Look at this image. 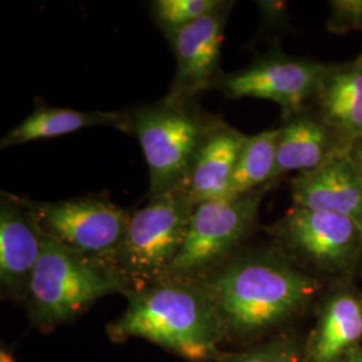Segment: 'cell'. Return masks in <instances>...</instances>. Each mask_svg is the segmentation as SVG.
<instances>
[{
    "label": "cell",
    "mask_w": 362,
    "mask_h": 362,
    "mask_svg": "<svg viewBox=\"0 0 362 362\" xmlns=\"http://www.w3.org/2000/svg\"><path fill=\"white\" fill-rule=\"evenodd\" d=\"M346 148L320 117L299 113L278 129L276 167L272 181L288 172L300 173L318 168Z\"/></svg>",
    "instance_id": "obj_15"
},
{
    "label": "cell",
    "mask_w": 362,
    "mask_h": 362,
    "mask_svg": "<svg viewBox=\"0 0 362 362\" xmlns=\"http://www.w3.org/2000/svg\"><path fill=\"white\" fill-rule=\"evenodd\" d=\"M216 362H306L305 338L285 330L239 351H224Z\"/></svg>",
    "instance_id": "obj_19"
},
{
    "label": "cell",
    "mask_w": 362,
    "mask_h": 362,
    "mask_svg": "<svg viewBox=\"0 0 362 362\" xmlns=\"http://www.w3.org/2000/svg\"><path fill=\"white\" fill-rule=\"evenodd\" d=\"M125 297L127 309L106 327L110 341L141 338L189 362L223 356L226 336L202 279L163 278Z\"/></svg>",
    "instance_id": "obj_2"
},
{
    "label": "cell",
    "mask_w": 362,
    "mask_h": 362,
    "mask_svg": "<svg viewBox=\"0 0 362 362\" xmlns=\"http://www.w3.org/2000/svg\"><path fill=\"white\" fill-rule=\"evenodd\" d=\"M325 69L326 65L311 59L272 54L220 78L218 88L233 100L252 97L272 101L290 119L314 98Z\"/></svg>",
    "instance_id": "obj_9"
},
{
    "label": "cell",
    "mask_w": 362,
    "mask_h": 362,
    "mask_svg": "<svg viewBox=\"0 0 362 362\" xmlns=\"http://www.w3.org/2000/svg\"><path fill=\"white\" fill-rule=\"evenodd\" d=\"M132 134L143 148L151 175V196L184 188L211 133L219 125L192 103L145 106L129 113Z\"/></svg>",
    "instance_id": "obj_5"
},
{
    "label": "cell",
    "mask_w": 362,
    "mask_h": 362,
    "mask_svg": "<svg viewBox=\"0 0 362 362\" xmlns=\"http://www.w3.org/2000/svg\"><path fill=\"white\" fill-rule=\"evenodd\" d=\"M269 233L299 266L336 279L350 275L361 257V228L334 214L293 206Z\"/></svg>",
    "instance_id": "obj_7"
},
{
    "label": "cell",
    "mask_w": 362,
    "mask_h": 362,
    "mask_svg": "<svg viewBox=\"0 0 362 362\" xmlns=\"http://www.w3.org/2000/svg\"><path fill=\"white\" fill-rule=\"evenodd\" d=\"M269 187L270 184L238 197L197 204L180 252L163 278L203 281L218 270L252 231Z\"/></svg>",
    "instance_id": "obj_6"
},
{
    "label": "cell",
    "mask_w": 362,
    "mask_h": 362,
    "mask_svg": "<svg viewBox=\"0 0 362 362\" xmlns=\"http://www.w3.org/2000/svg\"><path fill=\"white\" fill-rule=\"evenodd\" d=\"M337 362H362V345L360 348L353 350L349 354H346L345 357H342L341 360Z\"/></svg>",
    "instance_id": "obj_23"
},
{
    "label": "cell",
    "mask_w": 362,
    "mask_h": 362,
    "mask_svg": "<svg viewBox=\"0 0 362 362\" xmlns=\"http://www.w3.org/2000/svg\"><path fill=\"white\" fill-rule=\"evenodd\" d=\"M196 206L185 188L151 196L130 215L113 270L122 294L140 291L160 281L185 242Z\"/></svg>",
    "instance_id": "obj_4"
},
{
    "label": "cell",
    "mask_w": 362,
    "mask_h": 362,
    "mask_svg": "<svg viewBox=\"0 0 362 362\" xmlns=\"http://www.w3.org/2000/svg\"><path fill=\"white\" fill-rule=\"evenodd\" d=\"M40 251V233L31 218L27 200L1 192L0 285L3 298L25 303Z\"/></svg>",
    "instance_id": "obj_11"
},
{
    "label": "cell",
    "mask_w": 362,
    "mask_h": 362,
    "mask_svg": "<svg viewBox=\"0 0 362 362\" xmlns=\"http://www.w3.org/2000/svg\"><path fill=\"white\" fill-rule=\"evenodd\" d=\"M360 293H361V297H362V290H361V291H360Z\"/></svg>",
    "instance_id": "obj_25"
},
{
    "label": "cell",
    "mask_w": 362,
    "mask_h": 362,
    "mask_svg": "<svg viewBox=\"0 0 362 362\" xmlns=\"http://www.w3.org/2000/svg\"><path fill=\"white\" fill-rule=\"evenodd\" d=\"M320 119L346 146L362 137V54L356 59L326 66L314 95Z\"/></svg>",
    "instance_id": "obj_14"
},
{
    "label": "cell",
    "mask_w": 362,
    "mask_h": 362,
    "mask_svg": "<svg viewBox=\"0 0 362 362\" xmlns=\"http://www.w3.org/2000/svg\"><path fill=\"white\" fill-rule=\"evenodd\" d=\"M231 8L233 3L221 1L212 13L167 33L177 62L167 101L192 103L197 94L218 86L221 43Z\"/></svg>",
    "instance_id": "obj_10"
},
{
    "label": "cell",
    "mask_w": 362,
    "mask_h": 362,
    "mask_svg": "<svg viewBox=\"0 0 362 362\" xmlns=\"http://www.w3.org/2000/svg\"><path fill=\"white\" fill-rule=\"evenodd\" d=\"M203 282L226 342L245 346L285 332L321 288L314 274L281 250L236 252Z\"/></svg>",
    "instance_id": "obj_1"
},
{
    "label": "cell",
    "mask_w": 362,
    "mask_h": 362,
    "mask_svg": "<svg viewBox=\"0 0 362 362\" xmlns=\"http://www.w3.org/2000/svg\"><path fill=\"white\" fill-rule=\"evenodd\" d=\"M31 218L40 233L61 246L113 270L130 212L103 196L55 203L28 202ZM115 272V270H113Z\"/></svg>",
    "instance_id": "obj_8"
},
{
    "label": "cell",
    "mask_w": 362,
    "mask_h": 362,
    "mask_svg": "<svg viewBox=\"0 0 362 362\" xmlns=\"http://www.w3.org/2000/svg\"><path fill=\"white\" fill-rule=\"evenodd\" d=\"M246 134L219 122L194 163L185 191L194 206L228 199L233 170Z\"/></svg>",
    "instance_id": "obj_16"
},
{
    "label": "cell",
    "mask_w": 362,
    "mask_h": 362,
    "mask_svg": "<svg viewBox=\"0 0 362 362\" xmlns=\"http://www.w3.org/2000/svg\"><path fill=\"white\" fill-rule=\"evenodd\" d=\"M327 30L334 34L362 31V0H330Z\"/></svg>",
    "instance_id": "obj_21"
},
{
    "label": "cell",
    "mask_w": 362,
    "mask_h": 362,
    "mask_svg": "<svg viewBox=\"0 0 362 362\" xmlns=\"http://www.w3.org/2000/svg\"><path fill=\"white\" fill-rule=\"evenodd\" d=\"M39 233L42 251L25 300L28 320L38 330L49 333L74 321L101 298L122 294L112 269Z\"/></svg>",
    "instance_id": "obj_3"
},
{
    "label": "cell",
    "mask_w": 362,
    "mask_h": 362,
    "mask_svg": "<svg viewBox=\"0 0 362 362\" xmlns=\"http://www.w3.org/2000/svg\"><path fill=\"white\" fill-rule=\"evenodd\" d=\"M0 362H16L13 353L6 346H1V350H0Z\"/></svg>",
    "instance_id": "obj_24"
},
{
    "label": "cell",
    "mask_w": 362,
    "mask_h": 362,
    "mask_svg": "<svg viewBox=\"0 0 362 362\" xmlns=\"http://www.w3.org/2000/svg\"><path fill=\"white\" fill-rule=\"evenodd\" d=\"M90 127H110L132 134L129 113L81 112L65 107L40 106L10 130L3 137L0 146L8 148L35 140L59 137Z\"/></svg>",
    "instance_id": "obj_17"
},
{
    "label": "cell",
    "mask_w": 362,
    "mask_h": 362,
    "mask_svg": "<svg viewBox=\"0 0 362 362\" xmlns=\"http://www.w3.org/2000/svg\"><path fill=\"white\" fill-rule=\"evenodd\" d=\"M348 156L362 184V137L349 144Z\"/></svg>",
    "instance_id": "obj_22"
},
{
    "label": "cell",
    "mask_w": 362,
    "mask_h": 362,
    "mask_svg": "<svg viewBox=\"0 0 362 362\" xmlns=\"http://www.w3.org/2000/svg\"><path fill=\"white\" fill-rule=\"evenodd\" d=\"M276 140L278 129L246 136L233 170L228 199L272 184L276 167Z\"/></svg>",
    "instance_id": "obj_18"
},
{
    "label": "cell",
    "mask_w": 362,
    "mask_h": 362,
    "mask_svg": "<svg viewBox=\"0 0 362 362\" xmlns=\"http://www.w3.org/2000/svg\"><path fill=\"white\" fill-rule=\"evenodd\" d=\"M361 345V293L337 288L321 300L305 338L306 362H337Z\"/></svg>",
    "instance_id": "obj_13"
},
{
    "label": "cell",
    "mask_w": 362,
    "mask_h": 362,
    "mask_svg": "<svg viewBox=\"0 0 362 362\" xmlns=\"http://www.w3.org/2000/svg\"><path fill=\"white\" fill-rule=\"evenodd\" d=\"M291 197L296 207L348 218L362 230V184L348 148L321 167L298 173L291 180Z\"/></svg>",
    "instance_id": "obj_12"
},
{
    "label": "cell",
    "mask_w": 362,
    "mask_h": 362,
    "mask_svg": "<svg viewBox=\"0 0 362 362\" xmlns=\"http://www.w3.org/2000/svg\"><path fill=\"white\" fill-rule=\"evenodd\" d=\"M220 4L219 0H157L152 10L158 25L168 33L212 13Z\"/></svg>",
    "instance_id": "obj_20"
}]
</instances>
